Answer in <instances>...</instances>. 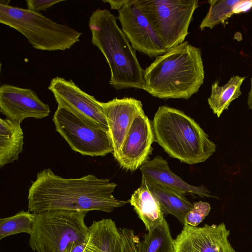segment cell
I'll return each instance as SVG.
<instances>
[{"label": "cell", "mask_w": 252, "mask_h": 252, "mask_svg": "<svg viewBox=\"0 0 252 252\" xmlns=\"http://www.w3.org/2000/svg\"><path fill=\"white\" fill-rule=\"evenodd\" d=\"M117 186L92 174L64 178L45 169L37 173L29 189L28 210L35 214L57 210L109 213L128 202L113 196Z\"/></svg>", "instance_id": "6da1fadb"}, {"label": "cell", "mask_w": 252, "mask_h": 252, "mask_svg": "<svg viewBox=\"0 0 252 252\" xmlns=\"http://www.w3.org/2000/svg\"><path fill=\"white\" fill-rule=\"evenodd\" d=\"M204 79L201 51L185 41L169 49L144 71V91L161 99H188Z\"/></svg>", "instance_id": "7a4b0ae2"}, {"label": "cell", "mask_w": 252, "mask_h": 252, "mask_svg": "<svg viewBox=\"0 0 252 252\" xmlns=\"http://www.w3.org/2000/svg\"><path fill=\"white\" fill-rule=\"evenodd\" d=\"M92 44L103 54L109 66V84L116 90H145L144 70L133 48L118 26L116 17L106 9L97 8L90 17Z\"/></svg>", "instance_id": "3957f363"}, {"label": "cell", "mask_w": 252, "mask_h": 252, "mask_svg": "<svg viewBox=\"0 0 252 252\" xmlns=\"http://www.w3.org/2000/svg\"><path fill=\"white\" fill-rule=\"evenodd\" d=\"M152 126L154 141L181 162H202L216 152V144L199 124L180 110L159 106Z\"/></svg>", "instance_id": "277c9868"}, {"label": "cell", "mask_w": 252, "mask_h": 252, "mask_svg": "<svg viewBox=\"0 0 252 252\" xmlns=\"http://www.w3.org/2000/svg\"><path fill=\"white\" fill-rule=\"evenodd\" d=\"M0 0V23L23 35L32 47L47 51H64L79 41L82 33L66 24L55 22L40 12Z\"/></svg>", "instance_id": "5b68a950"}, {"label": "cell", "mask_w": 252, "mask_h": 252, "mask_svg": "<svg viewBox=\"0 0 252 252\" xmlns=\"http://www.w3.org/2000/svg\"><path fill=\"white\" fill-rule=\"evenodd\" d=\"M87 213L57 210L35 214L30 247L35 252H64L70 243L87 238Z\"/></svg>", "instance_id": "8992f818"}, {"label": "cell", "mask_w": 252, "mask_h": 252, "mask_svg": "<svg viewBox=\"0 0 252 252\" xmlns=\"http://www.w3.org/2000/svg\"><path fill=\"white\" fill-rule=\"evenodd\" d=\"M168 50L188 35L197 0H134Z\"/></svg>", "instance_id": "52a82bcc"}, {"label": "cell", "mask_w": 252, "mask_h": 252, "mask_svg": "<svg viewBox=\"0 0 252 252\" xmlns=\"http://www.w3.org/2000/svg\"><path fill=\"white\" fill-rule=\"evenodd\" d=\"M53 121L56 130L76 152L91 157L113 153L108 131L88 125L67 109L58 106Z\"/></svg>", "instance_id": "ba28073f"}, {"label": "cell", "mask_w": 252, "mask_h": 252, "mask_svg": "<svg viewBox=\"0 0 252 252\" xmlns=\"http://www.w3.org/2000/svg\"><path fill=\"white\" fill-rule=\"evenodd\" d=\"M48 89L53 93L58 106L67 109L92 126L109 131L100 101L81 90L73 81L56 77L52 79Z\"/></svg>", "instance_id": "9c48e42d"}, {"label": "cell", "mask_w": 252, "mask_h": 252, "mask_svg": "<svg viewBox=\"0 0 252 252\" xmlns=\"http://www.w3.org/2000/svg\"><path fill=\"white\" fill-rule=\"evenodd\" d=\"M118 18L122 31L135 50L150 57L159 56L168 51L134 0H129L119 11Z\"/></svg>", "instance_id": "30bf717a"}, {"label": "cell", "mask_w": 252, "mask_h": 252, "mask_svg": "<svg viewBox=\"0 0 252 252\" xmlns=\"http://www.w3.org/2000/svg\"><path fill=\"white\" fill-rule=\"evenodd\" d=\"M154 141L152 123L142 108L135 116L116 159L123 169L134 171L148 160Z\"/></svg>", "instance_id": "8fae6325"}, {"label": "cell", "mask_w": 252, "mask_h": 252, "mask_svg": "<svg viewBox=\"0 0 252 252\" xmlns=\"http://www.w3.org/2000/svg\"><path fill=\"white\" fill-rule=\"evenodd\" d=\"M0 112L6 118L21 123L28 118H44L50 110L33 90L3 84L0 87Z\"/></svg>", "instance_id": "7c38bea8"}, {"label": "cell", "mask_w": 252, "mask_h": 252, "mask_svg": "<svg viewBox=\"0 0 252 252\" xmlns=\"http://www.w3.org/2000/svg\"><path fill=\"white\" fill-rule=\"evenodd\" d=\"M229 235L223 222L202 227L186 224L174 240V252H218L229 242Z\"/></svg>", "instance_id": "4fadbf2b"}, {"label": "cell", "mask_w": 252, "mask_h": 252, "mask_svg": "<svg viewBox=\"0 0 252 252\" xmlns=\"http://www.w3.org/2000/svg\"><path fill=\"white\" fill-rule=\"evenodd\" d=\"M100 104L107 119L116 159L135 116L143 108L142 103L134 98L124 97Z\"/></svg>", "instance_id": "5bb4252c"}, {"label": "cell", "mask_w": 252, "mask_h": 252, "mask_svg": "<svg viewBox=\"0 0 252 252\" xmlns=\"http://www.w3.org/2000/svg\"><path fill=\"white\" fill-rule=\"evenodd\" d=\"M140 170L142 175L147 180L184 194L189 193L200 197H216L203 185L194 186L185 182L170 170L168 162L160 156L147 160Z\"/></svg>", "instance_id": "9a60e30c"}, {"label": "cell", "mask_w": 252, "mask_h": 252, "mask_svg": "<svg viewBox=\"0 0 252 252\" xmlns=\"http://www.w3.org/2000/svg\"><path fill=\"white\" fill-rule=\"evenodd\" d=\"M83 252H122V238L111 219L93 221L89 227L88 241Z\"/></svg>", "instance_id": "2e32d148"}, {"label": "cell", "mask_w": 252, "mask_h": 252, "mask_svg": "<svg viewBox=\"0 0 252 252\" xmlns=\"http://www.w3.org/2000/svg\"><path fill=\"white\" fill-rule=\"evenodd\" d=\"M129 202L148 231L155 230L164 222L165 219L160 206L143 178L140 186L132 193Z\"/></svg>", "instance_id": "e0dca14e"}, {"label": "cell", "mask_w": 252, "mask_h": 252, "mask_svg": "<svg viewBox=\"0 0 252 252\" xmlns=\"http://www.w3.org/2000/svg\"><path fill=\"white\" fill-rule=\"evenodd\" d=\"M141 178L159 203L163 213L173 215L184 225L185 217L192 208L193 204L184 194L150 181L142 175Z\"/></svg>", "instance_id": "ac0fdd59"}, {"label": "cell", "mask_w": 252, "mask_h": 252, "mask_svg": "<svg viewBox=\"0 0 252 252\" xmlns=\"http://www.w3.org/2000/svg\"><path fill=\"white\" fill-rule=\"evenodd\" d=\"M24 133L21 123L0 119V167L17 160L23 151Z\"/></svg>", "instance_id": "d6986e66"}, {"label": "cell", "mask_w": 252, "mask_h": 252, "mask_svg": "<svg viewBox=\"0 0 252 252\" xmlns=\"http://www.w3.org/2000/svg\"><path fill=\"white\" fill-rule=\"evenodd\" d=\"M244 80V77L234 75L223 86H220L218 81L212 85L208 102L213 113L218 118L224 110L228 109L232 101L241 95V87Z\"/></svg>", "instance_id": "ffe728a7"}, {"label": "cell", "mask_w": 252, "mask_h": 252, "mask_svg": "<svg viewBox=\"0 0 252 252\" xmlns=\"http://www.w3.org/2000/svg\"><path fill=\"white\" fill-rule=\"evenodd\" d=\"M136 249L137 252H174V239L166 220L159 227L148 231L142 241H137Z\"/></svg>", "instance_id": "44dd1931"}, {"label": "cell", "mask_w": 252, "mask_h": 252, "mask_svg": "<svg viewBox=\"0 0 252 252\" xmlns=\"http://www.w3.org/2000/svg\"><path fill=\"white\" fill-rule=\"evenodd\" d=\"M239 0H209L208 12L202 21L199 28L201 30L208 28L212 29L216 25L224 23L231 15L236 13Z\"/></svg>", "instance_id": "7402d4cb"}, {"label": "cell", "mask_w": 252, "mask_h": 252, "mask_svg": "<svg viewBox=\"0 0 252 252\" xmlns=\"http://www.w3.org/2000/svg\"><path fill=\"white\" fill-rule=\"evenodd\" d=\"M35 213L21 211L14 216L0 219V240L12 235L26 233L31 234Z\"/></svg>", "instance_id": "603a6c76"}, {"label": "cell", "mask_w": 252, "mask_h": 252, "mask_svg": "<svg viewBox=\"0 0 252 252\" xmlns=\"http://www.w3.org/2000/svg\"><path fill=\"white\" fill-rule=\"evenodd\" d=\"M210 210V205L207 202L201 201L195 202L192 208L185 217V224L197 226L203 221Z\"/></svg>", "instance_id": "cb8c5ba5"}, {"label": "cell", "mask_w": 252, "mask_h": 252, "mask_svg": "<svg viewBox=\"0 0 252 252\" xmlns=\"http://www.w3.org/2000/svg\"><path fill=\"white\" fill-rule=\"evenodd\" d=\"M122 238V252H137L136 243L138 238L132 229L119 228Z\"/></svg>", "instance_id": "d4e9b609"}, {"label": "cell", "mask_w": 252, "mask_h": 252, "mask_svg": "<svg viewBox=\"0 0 252 252\" xmlns=\"http://www.w3.org/2000/svg\"><path fill=\"white\" fill-rule=\"evenodd\" d=\"M63 0H26L27 9L34 12L46 11L54 5Z\"/></svg>", "instance_id": "484cf974"}, {"label": "cell", "mask_w": 252, "mask_h": 252, "mask_svg": "<svg viewBox=\"0 0 252 252\" xmlns=\"http://www.w3.org/2000/svg\"><path fill=\"white\" fill-rule=\"evenodd\" d=\"M88 237L89 234L86 239L70 243L64 252H83L88 241Z\"/></svg>", "instance_id": "4316f807"}, {"label": "cell", "mask_w": 252, "mask_h": 252, "mask_svg": "<svg viewBox=\"0 0 252 252\" xmlns=\"http://www.w3.org/2000/svg\"><path fill=\"white\" fill-rule=\"evenodd\" d=\"M104 2L108 3L111 9L120 10L129 1V0H102Z\"/></svg>", "instance_id": "83f0119b"}, {"label": "cell", "mask_w": 252, "mask_h": 252, "mask_svg": "<svg viewBox=\"0 0 252 252\" xmlns=\"http://www.w3.org/2000/svg\"><path fill=\"white\" fill-rule=\"evenodd\" d=\"M218 252H237L232 246L231 245L230 242H228L223 247L220 248Z\"/></svg>", "instance_id": "f1b7e54d"}, {"label": "cell", "mask_w": 252, "mask_h": 252, "mask_svg": "<svg viewBox=\"0 0 252 252\" xmlns=\"http://www.w3.org/2000/svg\"><path fill=\"white\" fill-rule=\"evenodd\" d=\"M248 105L249 106V109L252 110V76L251 78V89L248 94Z\"/></svg>", "instance_id": "f546056e"}]
</instances>
